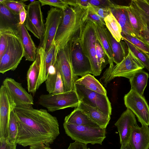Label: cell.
Returning a JSON list of instances; mask_svg holds the SVG:
<instances>
[{
    "label": "cell",
    "mask_w": 149,
    "mask_h": 149,
    "mask_svg": "<svg viewBox=\"0 0 149 149\" xmlns=\"http://www.w3.org/2000/svg\"><path fill=\"white\" fill-rule=\"evenodd\" d=\"M125 104L135 114L141 124L149 125V106L143 96L133 89L124 97Z\"/></svg>",
    "instance_id": "cell-14"
},
{
    "label": "cell",
    "mask_w": 149,
    "mask_h": 149,
    "mask_svg": "<svg viewBox=\"0 0 149 149\" xmlns=\"http://www.w3.org/2000/svg\"><path fill=\"white\" fill-rule=\"evenodd\" d=\"M133 1L141 10L149 16V3L146 0H133Z\"/></svg>",
    "instance_id": "cell-41"
},
{
    "label": "cell",
    "mask_w": 149,
    "mask_h": 149,
    "mask_svg": "<svg viewBox=\"0 0 149 149\" xmlns=\"http://www.w3.org/2000/svg\"><path fill=\"white\" fill-rule=\"evenodd\" d=\"M134 127L130 138L129 144L132 149L149 148V128L148 126L141 124Z\"/></svg>",
    "instance_id": "cell-19"
},
{
    "label": "cell",
    "mask_w": 149,
    "mask_h": 149,
    "mask_svg": "<svg viewBox=\"0 0 149 149\" xmlns=\"http://www.w3.org/2000/svg\"><path fill=\"white\" fill-rule=\"evenodd\" d=\"M19 23V15L15 14L4 5L0 4V30L11 29L17 32Z\"/></svg>",
    "instance_id": "cell-20"
},
{
    "label": "cell",
    "mask_w": 149,
    "mask_h": 149,
    "mask_svg": "<svg viewBox=\"0 0 149 149\" xmlns=\"http://www.w3.org/2000/svg\"><path fill=\"white\" fill-rule=\"evenodd\" d=\"M63 11L51 7L48 11L45 23V32L38 48H42L45 52L50 49L54 41L58 28L63 17Z\"/></svg>",
    "instance_id": "cell-10"
},
{
    "label": "cell",
    "mask_w": 149,
    "mask_h": 149,
    "mask_svg": "<svg viewBox=\"0 0 149 149\" xmlns=\"http://www.w3.org/2000/svg\"><path fill=\"white\" fill-rule=\"evenodd\" d=\"M75 2L77 6H79L84 8H87L91 4L88 0H75Z\"/></svg>",
    "instance_id": "cell-48"
},
{
    "label": "cell",
    "mask_w": 149,
    "mask_h": 149,
    "mask_svg": "<svg viewBox=\"0 0 149 149\" xmlns=\"http://www.w3.org/2000/svg\"><path fill=\"white\" fill-rule=\"evenodd\" d=\"M79 37L83 52L90 62L93 75L95 76L100 75L102 71L100 69L97 59V38L93 22L87 19L80 31Z\"/></svg>",
    "instance_id": "cell-6"
},
{
    "label": "cell",
    "mask_w": 149,
    "mask_h": 149,
    "mask_svg": "<svg viewBox=\"0 0 149 149\" xmlns=\"http://www.w3.org/2000/svg\"><path fill=\"white\" fill-rule=\"evenodd\" d=\"M55 63L49 68L48 77L45 81L46 90L49 94L53 92L56 79L58 70Z\"/></svg>",
    "instance_id": "cell-33"
},
{
    "label": "cell",
    "mask_w": 149,
    "mask_h": 149,
    "mask_svg": "<svg viewBox=\"0 0 149 149\" xmlns=\"http://www.w3.org/2000/svg\"><path fill=\"white\" fill-rule=\"evenodd\" d=\"M148 74L143 70H139L129 79L131 89L143 96L144 90L147 84Z\"/></svg>",
    "instance_id": "cell-26"
},
{
    "label": "cell",
    "mask_w": 149,
    "mask_h": 149,
    "mask_svg": "<svg viewBox=\"0 0 149 149\" xmlns=\"http://www.w3.org/2000/svg\"><path fill=\"white\" fill-rule=\"evenodd\" d=\"M149 3V0H146Z\"/></svg>",
    "instance_id": "cell-51"
},
{
    "label": "cell",
    "mask_w": 149,
    "mask_h": 149,
    "mask_svg": "<svg viewBox=\"0 0 149 149\" xmlns=\"http://www.w3.org/2000/svg\"><path fill=\"white\" fill-rule=\"evenodd\" d=\"M42 6L49 5L64 10L69 6L65 0H39Z\"/></svg>",
    "instance_id": "cell-36"
},
{
    "label": "cell",
    "mask_w": 149,
    "mask_h": 149,
    "mask_svg": "<svg viewBox=\"0 0 149 149\" xmlns=\"http://www.w3.org/2000/svg\"><path fill=\"white\" fill-rule=\"evenodd\" d=\"M87 17L88 19L93 22L106 26L104 20L95 11L91 4L87 9Z\"/></svg>",
    "instance_id": "cell-37"
},
{
    "label": "cell",
    "mask_w": 149,
    "mask_h": 149,
    "mask_svg": "<svg viewBox=\"0 0 149 149\" xmlns=\"http://www.w3.org/2000/svg\"><path fill=\"white\" fill-rule=\"evenodd\" d=\"M92 6L95 11L104 20L111 13L110 8H100L93 5Z\"/></svg>",
    "instance_id": "cell-42"
},
{
    "label": "cell",
    "mask_w": 149,
    "mask_h": 149,
    "mask_svg": "<svg viewBox=\"0 0 149 149\" xmlns=\"http://www.w3.org/2000/svg\"><path fill=\"white\" fill-rule=\"evenodd\" d=\"M2 4L4 5L13 13L17 15H19L23 8H26L27 6L24 0H4Z\"/></svg>",
    "instance_id": "cell-35"
},
{
    "label": "cell",
    "mask_w": 149,
    "mask_h": 149,
    "mask_svg": "<svg viewBox=\"0 0 149 149\" xmlns=\"http://www.w3.org/2000/svg\"><path fill=\"white\" fill-rule=\"evenodd\" d=\"M9 30H0V58L3 55L7 47Z\"/></svg>",
    "instance_id": "cell-38"
},
{
    "label": "cell",
    "mask_w": 149,
    "mask_h": 149,
    "mask_svg": "<svg viewBox=\"0 0 149 149\" xmlns=\"http://www.w3.org/2000/svg\"><path fill=\"white\" fill-rule=\"evenodd\" d=\"M2 85L6 88L17 106L33 104L32 95L22 87L21 83L12 78L7 77L3 80Z\"/></svg>",
    "instance_id": "cell-15"
},
{
    "label": "cell",
    "mask_w": 149,
    "mask_h": 149,
    "mask_svg": "<svg viewBox=\"0 0 149 149\" xmlns=\"http://www.w3.org/2000/svg\"><path fill=\"white\" fill-rule=\"evenodd\" d=\"M55 64L61 76L65 92L75 90L76 79L73 73L68 44L64 48L58 49Z\"/></svg>",
    "instance_id": "cell-11"
},
{
    "label": "cell",
    "mask_w": 149,
    "mask_h": 149,
    "mask_svg": "<svg viewBox=\"0 0 149 149\" xmlns=\"http://www.w3.org/2000/svg\"><path fill=\"white\" fill-rule=\"evenodd\" d=\"M74 90L80 102L111 116L112 111L111 103L107 95L91 90L75 83Z\"/></svg>",
    "instance_id": "cell-9"
},
{
    "label": "cell",
    "mask_w": 149,
    "mask_h": 149,
    "mask_svg": "<svg viewBox=\"0 0 149 149\" xmlns=\"http://www.w3.org/2000/svg\"><path fill=\"white\" fill-rule=\"evenodd\" d=\"M87 8L69 6L63 11V17L54 39L58 49L66 46L79 34L87 20Z\"/></svg>",
    "instance_id": "cell-2"
},
{
    "label": "cell",
    "mask_w": 149,
    "mask_h": 149,
    "mask_svg": "<svg viewBox=\"0 0 149 149\" xmlns=\"http://www.w3.org/2000/svg\"><path fill=\"white\" fill-rule=\"evenodd\" d=\"M67 149H90L88 148L87 144L75 141L70 143Z\"/></svg>",
    "instance_id": "cell-45"
},
{
    "label": "cell",
    "mask_w": 149,
    "mask_h": 149,
    "mask_svg": "<svg viewBox=\"0 0 149 149\" xmlns=\"http://www.w3.org/2000/svg\"><path fill=\"white\" fill-rule=\"evenodd\" d=\"M127 8L131 24L139 36L141 32L147 27L146 23L137 12L131 2L127 6Z\"/></svg>",
    "instance_id": "cell-28"
},
{
    "label": "cell",
    "mask_w": 149,
    "mask_h": 149,
    "mask_svg": "<svg viewBox=\"0 0 149 149\" xmlns=\"http://www.w3.org/2000/svg\"><path fill=\"white\" fill-rule=\"evenodd\" d=\"M120 149H132L129 144V142L125 144L121 145Z\"/></svg>",
    "instance_id": "cell-50"
},
{
    "label": "cell",
    "mask_w": 149,
    "mask_h": 149,
    "mask_svg": "<svg viewBox=\"0 0 149 149\" xmlns=\"http://www.w3.org/2000/svg\"><path fill=\"white\" fill-rule=\"evenodd\" d=\"M65 133L75 141L87 144L102 145L106 137V129L100 127L78 126L63 123Z\"/></svg>",
    "instance_id": "cell-5"
},
{
    "label": "cell",
    "mask_w": 149,
    "mask_h": 149,
    "mask_svg": "<svg viewBox=\"0 0 149 149\" xmlns=\"http://www.w3.org/2000/svg\"><path fill=\"white\" fill-rule=\"evenodd\" d=\"M131 2L137 12L146 22L147 27L149 28V16L146 15L135 4L133 0H132Z\"/></svg>",
    "instance_id": "cell-43"
},
{
    "label": "cell",
    "mask_w": 149,
    "mask_h": 149,
    "mask_svg": "<svg viewBox=\"0 0 149 149\" xmlns=\"http://www.w3.org/2000/svg\"><path fill=\"white\" fill-rule=\"evenodd\" d=\"M17 145L10 143L7 140L0 139V149H17Z\"/></svg>",
    "instance_id": "cell-44"
},
{
    "label": "cell",
    "mask_w": 149,
    "mask_h": 149,
    "mask_svg": "<svg viewBox=\"0 0 149 149\" xmlns=\"http://www.w3.org/2000/svg\"><path fill=\"white\" fill-rule=\"evenodd\" d=\"M19 18L20 24H22L24 23L27 16V10L25 8H23L20 11L19 14Z\"/></svg>",
    "instance_id": "cell-47"
},
{
    "label": "cell",
    "mask_w": 149,
    "mask_h": 149,
    "mask_svg": "<svg viewBox=\"0 0 149 149\" xmlns=\"http://www.w3.org/2000/svg\"><path fill=\"white\" fill-rule=\"evenodd\" d=\"M79 34L70 40L68 44L74 74L75 77H82L88 74H93V72L89 60L83 52Z\"/></svg>",
    "instance_id": "cell-8"
},
{
    "label": "cell",
    "mask_w": 149,
    "mask_h": 149,
    "mask_svg": "<svg viewBox=\"0 0 149 149\" xmlns=\"http://www.w3.org/2000/svg\"><path fill=\"white\" fill-rule=\"evenodd\" d=\"M17 33L21 41L26 61L33 62L36 59L37 48L26 29L24 23L19 24Z\"/></svg>",
    "instance_id": "cell-18"
},
{
    "label": "cell",
    "mask_w": 149,
    "mask_h": 149,
    "mask_svg": "<svg viewBox=\"0 0 149 149\" xmlns=\"http://www.w3.org/2000/svg\"><path fill=\"white\" fill-rule=\"evenodd\" d=\"M93 22L97 39L108 58L109 64V67H111L114 65L113 54L107 34V29L106 26H102L96 23Z\"/></svg>",
    "instance_id": "cell-23"
},
{
    "label": "cell",
    "mask_w": 149,
    "mask_h": 149,
    "mask_svg": "<svg viewBox=\"0 0 149 149\" xmlns=\"http://www.w3.org/2000/svg\"><path fill=\"white\" fill-rule=\"evenodd\" d=\"M127 56L120 63L109 67L104 72L100 80L105 87L112 79L117 77H124L129 79L137 71L145 68L128 47Z\"/></svg>",
    "instance_id": "cell-4"
},
{
    "label": "cell",
    "mask_w": 149,
    "mask_h": 149,
    "mask_svg": "<svg viewBox=\"0 0 149 149\" xmlns=\"http://www.w3.org/2000/svg\"><path fill=\"white\" fill-rule=\"evenodd\" d=\"M18 132V122L16 115L13 110L11 112L8 128L7 140L10 143H16Z\"/></svg>",
    "instance_id": "cell-30"
},
{
    "label": "cell",
    "mask_w": 149,
    "mask_h": 149,
    "mask_svg": "<svg viewBox=\"0 0 149 149\" xmlns=\"http://www.w3.org/2000/svg\"><path fill=\"white\" fill-rule=\"evenodd\" d=\"M140 38L149 45V28L146 27L139 34Z\"/></svg>",
    "instance_id": "cell-46"
},
{
    "label": "cell",
    "mask_w": 149,
    "mask_h": 149,
    "mask_svg": "<svg viewBox=\"0 0 149 149\" xmlns=\"http://www.w3.org/2000/svg\"><path fill=\"white\" fill-rule=\"evenodd\" d=\"M88 1L94 6L104 8H109L114 3L109 0H88Z\"/></svg>",
    "instance_id": "cell-39"
},
{
    "label": "cell",
    "mask_w": 149,
    "mask_h": 149,
    "mask_svg": "<svg viewBox=\"0 0 149 149\" xmlns=\"http://www.w3.org/2000/svg\"><path fill=\"white\" fill-rule=\"evenodd\" d=\"M64 123L78 126L100 127L82 111L77 108L65 117Z\"/></svg>",
    "instance_id": "cell-25"
},
{
    "label": "cell",
    "mask_w": 149,
    "mask_h": 149,
    "mask_svg": "<svg viewBox=\"0 0 149 149\" xmlns=\"http://www.w3.org/2000/svg\"><path fill=\"white\" fill-rule=\"evenodd\" d=\"M40 50L37 48L35 60L30 65L26 74L27 89L29 93L34 94L38 89V82L40 69Z\"/></svg>",
    "instance_id": "cell-22"
},
{
    "label": "cell",
    "mask_w": 149,
    "mask_h": 149,
    "mask_svg": "<svg viewBox=\"0 0 149 149\" xmlns=\"http://www.w3.org/2000/svg\"><path fill=\"white\" fill-rule=\"evenodd\" d=\"M24 56V50L17 32L9 29L7 47L0 58V72L4 74L10 70H15Z\"/></svg>",
    "instance_id": "cell-3"
},
{
    "label": "cell",
    "mask_w": 149,
    "mask_h": 149,
    "mask_svg": "<svg viewBox=\"0 0 149 149\" xmlns=\"http://www.w3.org/2000/svg\"><path fill=\"white\" fill-rule=\"evenodd\" d=\"M30 149H52L45 144H41L30 146Z\"/></svg>",
    "instance_id": "cell-49"
},
{
    "label": "cell",
    "mask_w": 149,
    "mask_h": 149,
    "mask_svg": "<svg viewBox=\"0 0 149 149\" xmlns=\"http://www.w3.org/2000/svg\"><path fill=\"white\" fill-rule=\"evenodd\" d=\"M137 125L135 114L127 108L115 124L118 130L121 145L129 142L132 130Z\"/></svg>",
    "instance_id": "cell-16"
},
{
    "label": "cell",
    "mask_w": 149,
    "mask_h": 149,
    "mask_svg": "<svg viewBox=\"0 0 149 149\" xmlns=\"http://www.w3.org/2000/svg\"><path fill=\"white\" fill-rule=\"evenodd\" d=\"M111 12L120 25L122 33L140 38L130 23L127 6L114 3L110 8Z\"/></svg>",
    "instance_id": "cell-17"
},
{
    "label": "cell",
    "mask_w": 149,
    "mask_h": 149,
    "mask_svg": "<svg viewBox=\"0 0 149 149\" xmlns=\"http://www.w3.org/2000/svg\"><path fill=\"white\" fill-rule=\"evenodd\" d=\"M96 53L99 66L102 71L106 65L109 64V62L107 55L97 39L96 43Z\"/></svg>",
    "instance_id": "cell-34"
},
{
    "label": "cell",
    "mask_w": 149,
    "mask_h": 149,
    "mask_svg": "<svg viewBox=\"0 0 149 149\" xmlns=\"http://www.w3.org/2000/svg\"><path fill=\"white\" fill-rule=\"evenodd\" d=\"M77 108L82 111L101 128L106 129L111 119L110 116L107 115L81 102Z\"/></svg>",
    "instance_id": "cell-21"
},
{
    "label": "cell",
    "mask_w": 149,
    "mask_h": 149,
    "mask_svg": "<svg viewBox=\"0 0 149 149\" xmlns=\"http://www.w3.org/2000/svg\"><path fill=\"white\" fill-rule=\"evenodd\" d=\"M122 39L125 42L128 47L141 62L144 68L149 71V57L126 39L122 38Z\"/></svg>",
    "instance_id": "cell-31"
},
{
    "label": "cell",
    "mask_w": 149,
    "mask_h": 149,
    "mask_svg": "<svg viewBox=\"0 0 149 149\" xmlns=\"http://www.w3.org/2000/svg\"><path fill=\"white\" fill-rule=\"evenodd\" d=\"M107 33L113 54V62L117 64L127 55L128 47L126 43L122 39L119 42L116 41L107 29Z\"/></svg>",
    "instance_id": "cell-24"
},
{
    "label": "cell",
    "mask_w": 149,
    "mask_h": 149,
    "mask_svg": "<svg viewBox=\"0 0 149 149\" xmlns=\"http://www.w3.org/2000/svg\"><path fill=\"white\" fill-rule=\"evenodd\" d=\"M65 92L63 82L60 72L58 70L55 87L52 93L59 94Z\"/></svg>",
    "instance_id": "cell-40"
},
{
    "label": "cell",
    "mask_w": 149,
    "mask_h": 149,
    "mask_svg": "<svg viewBox=\"0 0 149 149\" xmlns=\"http://www.w3.org/2000/svg\"><path fill=\"white\" fill-rule=\"evenodd\" d=\"M18 120L16 143L23 147L41 144L49 146L60 134L56 117L45 109L32 105L17 106L14 109Z\"/></svg>",
    "instance_id": "cell-1"
},
{
    "label": "cell",
    "mask_w": 149,
    "mask_h": 149,
    "mask_svg": "<svg viewBox=\"0 0 149 149\" xmlns=\"http://www.w3.org/2000/svg\"><path fill=\"white\" fill-rule=\"evenodd\" d=\"M16 106L6 88L1 85L0 89V139H8L11 113Z\"/></svg>",
    "instance_id": "cell-13"
},
{
    "label": "cell",
    "mask_w": 149,
    "mask_h": 149,
    "mask_svg": "<svg viewBox=\"0 0 149 149\" xmlns=\"http://www.w3.org/2000/svg\"><path fill=\"white\" fill-rule=\"evenodd\" d=\"M39 1L30 2L27 6V16L24 22L27 29L40 40L45 32V24Z\"/></svg>",
    "instance_id": "cell-12"
},
{
    "label": "cell",
    "mask_w": 149,
    "mask_h": 149,
    "mask_svg": "<svg viewBox=\"0 0 149 149\" xmlns=\"http://www.w3.org/2000/svg\"><path fill=\"white\" fill-rule=\"evenodd\" d=\"M38 101L40 105L51 112L68 107L77 108L80 102L75 90L59 94L41 95Z\"/></svg>",
    "instance_id": "cell-7"
},
{
    "label": "cell",
    "mask_w": 149,
    "mask_h": 149,
    "mask_svg": "<svg viewBox=\"0 0 149 149\" xmlns=\"http://www.w3.org/2000/svg\"><path fill=\"white\" fill-rule=\"evenodd\" d=\"M75 83L82 85L91 90L107 95V91L102 85L90 74H87L76 79Z\"/></svg>",
    "instance_id": "cell-27"
},
{
    "label": "cell",
    "mask_w": 149,
    "mask_h": 149,
    "mask_svg": "<svg viewBox=\"0 0 149 149\" xmlns=\"http://www.w3.org/2000/svg\"><path fill=\"white\" fill-rule=\"evenodd\" d=\"M122 38H124L131 43L149 57V45L141 39L126 34L121 33Z\"/></svg>",
    "instance_id": "cell-32"
},
{
    "label": "cell",
    "mask_w": 149,
    "mask_h": 149,
    "mask_svg": "<svg viewBox=\"0 0 149 149\" xmlns=\"http://www.w3.org/2000/svg\"><path fill=\"white\" fill-rule=\"evenodd\" d=\"M104 20L106 28L112 36L118 42H120L122 38V28L111 12Z\"/></svg>",
    "instance_id": "cell-29"
}]
</instances>
